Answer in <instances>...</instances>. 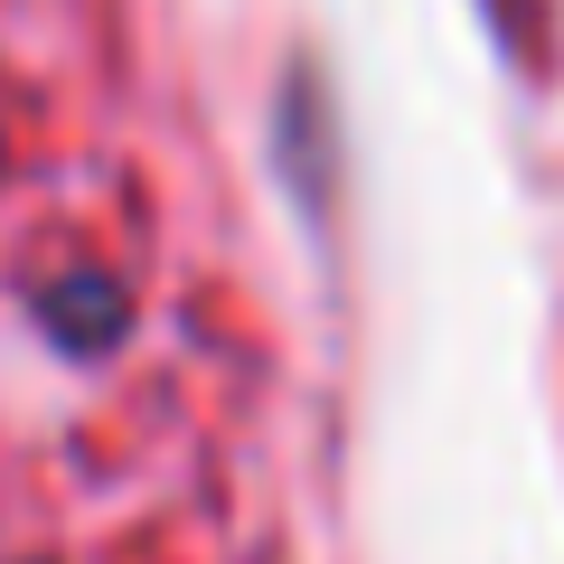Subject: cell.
Wrapping results in <instances>:
<instances>
[{
	"instance_id": "6da1fadb",
	"label": "cell",
	"mask_w": 564,
	"mask_h": 564,
	"mask_svg": "<svg viewBox=\"0 0 564 564\" xmlns=\"http://www.w3.org/2000/svg\"><path fill=\"white\" fill-rule=\"evenodd\" d=\"M188 180L141 0H0V188L113 198Z\"/></svg>"
}]
</instances>
